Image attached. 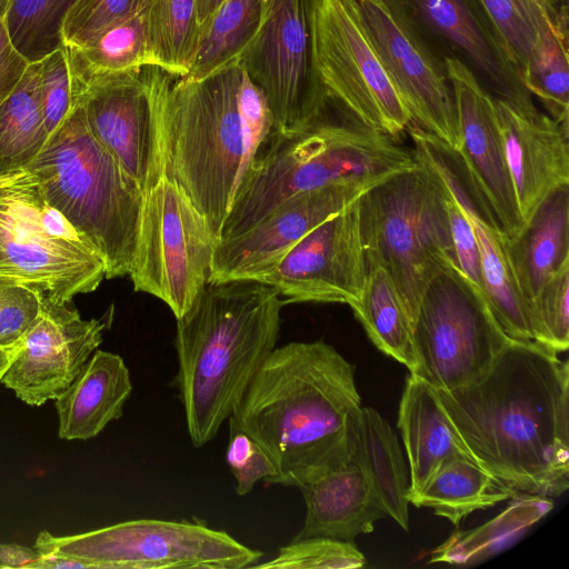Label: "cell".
<instances>
[{"label":"cell","instance_id":"1","mask_svg":"<svg viewBox=\"0 0 569 569\" xmlns=\"http://www.w3.org/2000/svg\"><path fill=\"white\" fill-rule=\"evenodd\" d=\"M436 391L470 457L516 496L568 489L569 368L556 351L511 339L480 377Z\"/></svg>","mask_w":569,"mask_h":569},{"label":"cell","instance_id":"2","mask_svg":"<svg viewBox=\"0 0 569 569\" xmlns=\"http://www.w3.org/2000/svg\"><path fill=\"white\" fill-rule=\"evenodd\" d=\"M141 73L156 102L163 176L219 240L246 172L273 133L266 94L240 62L202 79L153 66Z\"/></svg>","mask_w":569,"mask_h":569},{"label":"cell","instance_id":"3","mask_svg":"<svg viewBox=\"0 0 569 569\" xmlns=\"http://www.w3.org/2000/svg\"><path fill=\"white\" fill-rule=\"evenodd\" d=\"M361 408L355 367L322 340L276 347L229 418L277 467L269 483L299 488L350 458Z\"/></svg>","mask_w":569,"mask_h":569},{"label":"cell","instance_id":"4","mask_svg":"<svg viewBox=\"0 0 569 569\" xmlns=\"http://www.w3.org/2000/svg\"><path fill=\"white\" fill-rule=\"evenodd\" d=\"M284 305L277 289L261 281H208L177 318L173 385L194 447L217 436L276 348Z\"/></svg>","mask_w":569,"mask_h":569},{"label":"cell","instance_id":"5","mask_svg":"<svg viewBox=\"0 0 569 569\" xmlns=\"http://www.w3.org/2000/svg\"><path fill=\"white\" fill-rule=\"evenodd\" d=\"M417 163L413 150L345 116L327 114L302 129L273 132L246 172L219 239L244 232L297 194L379 182Z\"/></svg>","mask_w":569,"mask_h":569},{"label":"cell","instance_id":"6","mask_svg":"<svg viewBox=\"0 0 569 569\" xmlns=\"http://www.w3.org/2000/svg\"><path fill=\"white\" fill-rule=\"evenodd\" d=\"M28 168L47 200L104 263L106 278L129 276L138 250L144 193L94 138L76 98Z\"/></svg>","mask_w":569,"mask_h":569},{"label":"cell","instance_id":"7","mask_svg":"<svg viewBox=\"0 0 569 569\" xmlns=\"http://www.w3.org/2000/svg\"><path fill=\"white\" fill-rule=\"evenodd\" d=\"M417 161L413 168L386 178L358 199L365 258L386 268L412 325L431 277L447 263L457 266L446 189L425 163Z\"/></svg>","mask_w":569,"mask_h":569},{"label":"cell","instance_id":"8","mask_svg":"<svg viewBox=\"0 0 569 569\" xmlns=\"http://www.w3.org/2000/svg\"><path fill=\"white\" fill-rule=\"evenodd\" d=\"M41 553L82 562L86 569H241L253 567L263 552L251 549L201 520H130L71 536L41 531Z\"/></svg>","mask_w":569,"mask_h":569},{"label":"cell","instance_id":"9","mask_svg":"<svg viewBox=\"0 0 569 569\" xmlns=\"http://www.w3.org/2000/svg\"><path fill=\"white\" fill-rule=\"evenodd\" d=\"M312 61L329 104L397 139L411 123L369 34L357 0H316Z\"/></svg>","mask_w":569,"mask_h":569},{"label":"cell","instance_id":"10","mask_svg":"<svg viewBox=\"0 0 569 569\" xmlns=\"http://www.w3.org/2000/svg\"><path fill=\"white\" fill-rule=\"evenodd\" d=\"M44 200L28 168L0 173V278L69 303L96 290L106 268L91 247L52 232L43 217Z\"/></svg>","mask_w":569,"mask_h":569},{"label":"cell","instance_id":"11","mask_svg":"<svg viewBox=\"0 0 569 569\" xmlns=\"http://www.w3.org/2000/svg\"><path fill=\"white\" fill-rule=\"evenodd\" d=\"M412 331V375L438 390H453L480 377L511 340L485 296L455 263L439 268L426 286Z\"/></svg>","mask_w":569,"mask_h":569},{"label":"cell","instance_id":"12","mask_svg":"<svg viewBox=\"0 0 569 569\" xmlns=\"http://www.w3.org/2000/svg\"><path fill=\"white\" fill-rule=\"evenodd\" d=\"M217 241L206 218L163 178L144 194L129 273L134 290L160 299L180 318L209 281Z\"/></svg>","mask_w":569,"mask_h":569},{"label":"cell","instance_id":"13","mask_svg":"<svg viewBox=\"0 0 569 569\" xmlns=\"http://www.w3.org/2000/svg\"><path fill=\"white\" fill-rule=\"evenodd\" d=\"M316 0H266L259 32L240 63L263 91L273 132L302 129L328 114L312 61Z\"/></svg>","mask_w":569,"mask_h":569},{"label":"cell","instance_id":"14","mask_svg":"<svg viewBox=\"0 0 569 569\" xmlns=\"http://www.w3.org/2000/svg\"><path fill=\"white\" fill-rule=\"evenodd\" d=\"M411 122L457 151L460 132L445 57L390 0H357Z\"/></svg>","mask_w":569,"mask_h":569},{"label":"cell","instance_id":"15","mask_svg":"<svg viewBox=\"0 0 569 569\" xmlns=\"http://www.w3.org/2000/svg\"><path fill=\"white\" fill-rule=\"evenodd\" d=\"M74 98L94 138L144 194L164 178L156 102L141 70L87 81Z\"/></svg>","mask_w":569,"mask_h":569},{"label":"cell","instance_id":"16","mask_svg":"<svg viewBox=\"0 0 569 569\" xmlns=\"http://www.w3.org/2000/svg\"><path fill=\"white\" fill-rule=\"evenodd\" d=\"M358 199L305 236L260 281L286 303L357 301L367 274Z\"/></svg>","mask_w":569,"mask_h":569},{"label":"cell","instance_id":"17","mask_svg":"<svg viewBox=\"0 0 569 569\" xmlns=\"http://www.w3.org/2000/svg\"><path fill=\"white\" fill-rule=\"evenodd\" d=\"M407 130L416 158L438 177L472 227L480 253L485 298L495 319L508 338L533 341L526 300L509 263L506 237L475 191L458 154L415 123Z\"/></svg>","mask_w":569,"mask_h":569},{"label":"cell","instance_id":"18","mask_svg":"<svg viewBox=\"0 0 569 569\" xmlns=\"http://www.w3.org/2000/svg\"><path fill=\"white\" fill-rule=\"evenodd\" d=\"M104 322L41 297L37 318L16 345L1 382L29 406L54 400L102 342Z\"/></svg>","mask_w":569,"mask_h":569},{"label":"cell","instance_id":"19","mask_svg":"<svg viewBox=\"0 0 569 569\" xmlns=\"http://www.w3.org/2000/svg\"><path fill=\"white\" fill-rule=\"evenodd\" d=\"M379 182L332 184L286 200L244 232L217 241L209 281H260L311 230Z\"/></svg>","mask_w":569,"mask_h":569},{"label":"cell","instance_id":"20","mask_svg":"<svg viewBox=\"0 0 569 569\" xmlns=\"http://www.w3.org/2000/svg\"><path fill=\"white\" fill-rule=\"evenodd\" d=\"M460 132L456 151L506 238L523 228L498 127L493 97L459 59L446 57Z\"/></svg>","mask_w":569,"mask_h":569},{"label":"cell","instance_id":"21","mask_svg":"<svg viewBox=\"0 0 569 569\" xmlns=\"http://www.w3.org/2000/svg\"><path fill=\"white\" fill-rule=\"evenodd\" d=\"M446 58L462 61L496 97L535 106L476 0H390Z\"/></svg>","mask_w":569,"mask_h":569},{"label":"cell","instance_id":"22","mask_svg":"<svg viewBox=\"0 0 569 569\" xmlns=\"http://www.w3.org/2000/svg\"><path fill=\"white\" fill-rule=\"evenodd\" d=\"M498 127L521 220H529L540 202L569 183V123L493 97Z\"/></svg>","mask_w":569,"mask_h":569},{"label":"cell","instance_id":"23","mask_svg":"<svg viewBox=\"0 0 569 569\" xmlns=\"http://www.w3.org/2000/svg\"><path fill=\"white\" fill-rule=\"evenodd\" d=\"M306 518L293 539L326 537L355 543L387 512L367 476L353 461L300 486Z\"/></svg>","mask_w":569,"mask_h":569},{"label":"cell","instance_id":"24","mask_svg":"<svg viewBox=\"0 0 569 569\" xmlns=\"http://www.w3.org/2000/svg\"><path fill=\"white\" fill-rule=\"evenodd\" d=\"M132 391L123 359L97 349L71 385L54 399L58 436L88 440L118 420Z\"/></svg>","mask_w":569,"mask_h":569},{"label":"cell","instance_id":"25","mask_svg":"<svg viewBox=\"0 0 569 569\" xmlns=\"http://www.w3.org/2000/svg\"><path fill=\"white\" fill-rule=\"evenodd\" d=\"M506 249L527 305L569 262V183L553 189L521 231L506 238Z\"/></svg>","mask_w":569,"mask_h":569},{"label":"cell","instance_id":"26","mask_svg":"<svg viewBox=\"0 0 569 569\" xmlns=\"http://www.w3.org/2000/svg\"><path fill=\"white\" fill-rule=\"evenodd\" d=\"M398 428L409 462L410 496L417 493L438 465L457 455H467L436 389L410 373L398 413Z\"/></svg>","mask_w":569,"mask_h":569},{"label":"cell","instance_id":"27","mask_svg":"<svg viewBox=\"0 0 569 569\" xmlns=\"http://www.w3.org/2000/svg\"><path fill=\"white\" fill-rule=\"evenodd\" d=\"M350 458L367 476L387 516L409 530L408 467L395 430L371 407H361L353 420Z\"/></svg>","mask_w":569,"mask_h":569},{"label":"cell","instance_id":"28","mask_svg":"<svg viewBox=\"0 0 569 569\" xmlns=\"http://www.w3.org/2000/svg\"><path fill=\"white\" fill-rule=\"evenodd\" d=\"M500 480L467 455L442 460L422 488L409 497L416 507L430 508L452 525L468 515L517 498Z\"/></svg>","mask_w":569,"mask_h":569},{"label":"cell","instance_id":"29","mask_svg":"<svg viewBox=\"0 0 569 569\" xmlns=\"http://www.w3.org/2000/svg\"><path fill=\"white\" fill-rule=\"evenodd\" d=\"M365 260L363 290L350 308L371 342L413 373L417 357L409 315L386 268L377 260Z\"/></svg>","mask_w":569,"mask_h":569},{"label":"cell","instance_id":"30","mask_svg":"<svg viewBox=\"0 0 569 569\" xmlns=\"http://www.w3.org/2000/svg\"><path fill=\"white\" fill-rule=\"evenodd\" d=\"M66 49L74 90L92 79L140 71L151 66L143 6L83 44Z\"/></svg>","mask_w":569,"mask_h":569},{"label":"cell","instance_id":"31","mask_svg":"<svg viewBox=\"0 0 569 569\" xmlns=\"http://www.w3.org/2000/svg\"><path fill=\"white\" fill-rule=\"evenodd\" d=\"M266 0H224L200 27L194 60L187 78L202 79L239 63L256 39Z\"/></svg>","mask_w":569,"mask_h":569},{"label":"cell","instance_id":"32","mask_svg":"<svg viewBox=\"0 0 569 569\" xmlns=\"http://www.w3.org/2000/svg\"><path fill=\"white\" fill-rule=\"evenodd\" d=\"M41 67L42 59L31 61L0 104V172L28 167L49 139L41 104Z\"/></svg>","mask_w":569,"mask_h":569},{"label":"cell","instance_id":"33","mask_svg":"<svg viewBox=\"0 0 569 569\" xmlns=\"http://www.w3.org/2000/svg\"><path fill=\"white\" fill-rule=\"evenodd\" d=\"M151 66L173 76L188 74L194 60L199 23L194 0H144Z\"/></svg>","mask_w":569,"mask_h":569},{"label":"cell","instance_id":"34","mask_svg":"<svg viewBox=\"0 0 569 569\" xmlns=\"http://www.w3.org/2000/svg\"><path fill=\"white\" fill-rule=\"evenodd\" d=\"M497 33L519 77L541 36L568 7L559 0H476Z\"/></svg>","mask_w":569,"mask_h":569},{"label":"cell","instance_id":"35","mask_svg":"<svg viewBox=\"0 0 569 569\" xmlns=\"http://www.w3.org/2000/svg\"><path fill=\"white\" fill-rule=\"evenodd\" d=\"M569 16H562L539 39L520 79L549 116L569 123Z\"/></svg>","mask_w":569,"mask_h":569},{"label":"cell","instance_id":"36","mask_svg":"<svg viewBox=\"0 0 569 569\" xmlns=\"http://www.w3.org/2000/svg\"><path fill=\"white\" fill-rule=\"evenodd\" d=\"M74 0H0L10 39L29 60L42 59L60 46L61 20Z\"/></svg>","mask_w":569,"mask_h":569},{"label":"cell","instance_id":"37","mask_svg":"<svg viewBox=\"0 0 569 569\" xmlns=\"http://www.w3.org/2000/svg\"><path fill=\"white\" fill-rule=\"evenodd\" d=\"M533 341L556 351L569 347V262L527 302Z\"/></svg>","mask_w":569,"mask_h":569},{"label":"cell","instance_id":"38","mask_svg":"<svg viewBox=\"0 0 569 569\" xmlns=\"http://www.w3.org/2000/svg\"><path fill=\"white\" fill-rule=\"evenodd\" d=\"M366 563L356 543L326 537L292 539L278 555L252 568L261 569H353Z\"/></svg>","mask_w":569,"mask_h":569},{"label":"cell","instance_id":"39","mask_svg":"<svg viewBox=\"0 0 569 569\" xmlns=\"http://www.w3.org/2000/svg\"><path fill=\"white\" fill-rule=\"evenodd\" d=\"M144 0H74L66 11L60 29V44L73 48L138 12Z\"/></svg>","mask_w":569,"mask_h":569},{"label":"cell","instance_id":"40","mask_svg":"<svg viewBox=\"0 0 569 569\" xmlns=\"http://www.w3.org/2000/svg\"><path fill=\"white\" fill-rule=\"evenodd\" d=\"M41 104L49 137L74 103V84L67 49L60 44L42 58Z\"/></svg>","mask_w":569,"mask_h":569},{"label":"cell","instance_id":"41","mask_svg":"<svg viewBox=\"0 0 569 569\" xmlns=\"http://www.w3.org/2000/svg\"><path fill=\"white\" fill-rule=\"evenodd\" d=\"M227 463L236 480L238 496L248 495L254 485L277 476V467L264 449L246 432L229 426Z\"/></svg>","mask_w":569,"mask_h":569},{"label":"cell","instance_id":"42","mask_svg":"<svg viewBox=\"0 0 569 569\" xmlns=\"http://www.w3.org/2000/svg\"><path fill=\"white\" fill-rule=\"evenodd\" d=\"M41 295L18 283L0 284V348L14 347L37 318Z\"/></svg>","mask_w":569,"mask_h":569},{"label":"cell","instance_id":"43","mask_svg":"<svg viewBox=\"0 0 569 569\" xmlns=\"http://www.w3.org/2000/svg\"><path fill=\"white\" fill-rule=\"evenodd\" d=\"M446 192V210L457 266L467 280L485 296L480 253L472 227L458 203L447 190Z\"/></svg>","mask_w":569,"mask_h":569},{"label":"cell","instance_id":"44","mask_svg":"<svg viewBox=\"0 0 569 569\" xmlns=\"http://www.w3.org/2000/svg\"><path fill=\"white\" fill-rule=\"evenodd\" d=\"M30 62L13 46L0 10V104L17 88Z\"/></svg>","mask_w":569,"mask_h":569},{"label":"cell","instance_id":"45","mask_svg":"<svg viewBox=\"0 0 569 569\" xmlns=\"http://www.w3.org/2000/svg\"><path fill=\"white\" fill-rule=\"evenodd\" d=\"M42 555L33 547L0 542V568L40 569Z\"/></svg>","mask_w":569,"mask_h":569},{"label":"cell","instance_id":"46","mask_svg":"<svg viewBox=\"0 0 569 569\" xmlns=\"http://www.w3.org/2000/svg\"><path fill=\"white\" fill-rule=\"evenodd\" d=\"M199 27H201L224 0H194Z\"/></svg>","mask_w":569,"mask_h":569},{"label":"cell","instance_id":"47","mask_svg":"<svg viewBox=\"0 0 569 569\" xmlns=\"http://www.w3.org/2000/svg\"><path fill=\"white\" fill-rule=\"evenodd\" d=\"M16 346L12 348H0V382L13 358Z\"/></svg>","mask_w":569,"mask_h":569},{"label":"cell","instance_id":"48","mask_svg":"<svg viewBox=\"0 0 569 569\" xmlns=\"http://www.w3.org/2000/svg\"><path fill=\"white\" fill-rule=\"evenodd\" d=\"M6 283H13V282L0 278V284H6Z\"/></svg>","mask_w":569,"mask_h":569},{"label":"cell","instance_id":"49","mask_svg":"<svg viewBox=\"0 0 569 569\" xmlns=\"http://www.w3.org/2000/svg\"><path fill=\"white\" fill-rule=\"evenodd\" d=\"M560 4L563 7H568V0H559Z\"/></svg>","mask_w":569,"mask_h":569},{"label":"cell","instance_id":"50","mask_svg":"<svg viewBox=\"0 0 569 569\" xmlns=\"http://www.w3.org/2000/svg\"><path fill=\"white\" fill-rule=\"evenodd\" d=\"M1 173V172H0Z\"/></svg>","mask_w":569,"mask_h":569}]
</instances>
